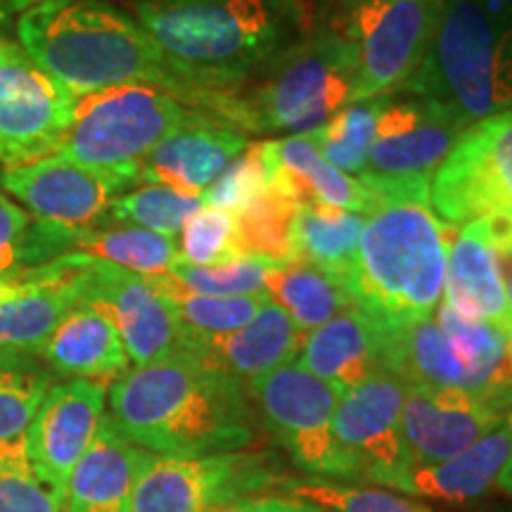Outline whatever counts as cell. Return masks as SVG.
I'll return each instance as SVG.
<instances>
[{"instance_id": "cell-1", "label": "cell", "mask_w": 512, "mask_h": 512, "mask_svg": "<svg viewBox=\"0 0 512 512\" xmlns=\"http://www.w3.org/2000/svg\"><path fill=\"white\" fill-rule=\"evenodd\" d=\"M110 420L155 456H211L252 444L247 384L190 349L128 370L110 389Z\"/></svg>"}, {"instance_id": "cell-2", "label": "cell", "mask_w": 512, "mask_h": 512, "mask_svg": "<svg viewBox=\"0 0 512 512\" xmlns=\"http://www.w3.org/2000/svg\"><path fill=\"white\" fill-rule=\"evenodd\" d=\"M138 24L178 81L226 93L299 41V0H140Z\"/></svg>"}, {"instance_id": "cell-3", "label": "cell", "mask_w": 512, "mask_h": 512, "mask_svg": "<svg viewBox=\"0 0 512 512\" xmlns=\"http://www.w3.org/2000/svg\"><path fill=\"white\" fill-rule=\"evenodd\" d=\"M15 29L24 53L76 98L150 83L192 105L200 102L202 93L176 79L138 19L102 0H38Z\"/></svg>"}, {"instance_id": "cell-4", "label": "cell", "mask_w": 512, "mask_h": 512, "mask_svg": "<svg viewBox=\"0 0 512 512\" xmlns=\"http://www.w3.org/2000/svg\"><path fill=\"white\" fill-rule=\"evenodd\" d=\"M448 235L430 202H380L358 238L349 292L377 325L432 316L444 299Z\"/></svg>"}, {"instance_id": "cell-5", "label": "cell", "mask_w": 512, "mask_h": 512, "mask_svg": "<svg viewBox=\"0 0 512 512\" xmlns=\"http://www.w3.org/2000/svg\"><path fill=\"white\" fill-rule=\"evenodd\" d=\"M406 91L446 105L465 124L512 110V22L486 0H444L430 53Z\"/></svg>"}, {"instance_id": "cell-6", "label": "cell", "mask_w": 512, "mask_h": 512, "mask_svg": "<svg viewBox=\"0 0 512 512\" xmlns=\"http://www.w3.org/2000/svg\"><path fill=\"white\" fill-rule=\"evenodd\" d=\"M358 57L337 31L299 38L268 64L264 79L240 102L247 131L311 133L354 102Z\"/></svg>"}, {"instance_id": "cell-7", "label": "cell", "mask_w": 512, "mask_h": 512, "mask_svg": "<svg viewBox=\"0 0 512 512\" xmlns=\"http://www.w3.org/2000/svg\"><path fill=\"white\" fill-rule=\"evenodd\" d=\"M204 114L166 88L128 83L76 98L74 117L55 155L98 171L138 174L166 136Z\"/></svg>"}, {"instance_id": "cell-8", "label": "cell", "mask_w": 512, "mask_h": 512, "mask_svg": "<svg viewBox=\"0 0 512 512\" xmlns=\"http://www.w3.org/2000/svg\"><path fill=\"white\" fill-rule=\"evenodd\" d=\"M470 128L463 117L425 95L382 98L366 174L361 181L380 202H430V183Z\"/></svg>"}, {"instance_id": "cell-9", "label": "cell", "mask_w": 512, "mask_h": 512, "mask_svg": "<svg viewBox=\"0 0 512 512\" xmlns=\"http://www.w3.org/2000/svg\"><path fill=\"white\" fill-rule=\"evenodd\" d=\"M444 0H344L342 34L358 57L354 102L387 98L418 74Z\"/></svg>"}, {"instance_id": "cell-10", "label": "cell", "mask_w": 512, "mask_h": 512, "mask_svg": "<svg viewBox=\"0 0 512 512\" xmlns=\"http://www.w3.org/2000/svg\"><path fill=\"white\" fill-rule=\"evenodd\" d=\"M249 399L273 437L309 475L358 477L361 467L335 439V411L342 392L297 361L247 382Z\"/></svg>"}, {"instance_id": "cell-11", "label": "cell", "mask_w": 512, "mask_h": 512, "mask_svg": "<svg viewBox=\"0 0 512 512\" xmlns=\"http://www.w3.org/2000/svg\"><path fill=\"white\" fill-rule=\"evenodd\" d=\"M430 207L463 228L491 214H512V110L472 124L430 183Z\"/></svg>"}, {"instance_id": "cell-12", "label": "cell", "mask_w": 512, "mask_h": 512, "mask_svg": "<svg viewBox=\"0 0 512 512\" xmlns=\"http://www.w3.org/2000/svg\"><path fill=\"white\" fill-rule=\"evenodd\" d=\"M76 95L43 72L19 43L0 41V162L55 155L74 117Z\"/></svg>"}, {"instance_id": "cell-13", "label": "cell", "mask_w": 512, "mask_h": 512, "mask_svg": "<svg viewBox=\"0 0 512 512\" xmlns=\"http://www.w3.org/2000/svg\"><path fill=\"white\" fill-rule=\"evenodd\" d=\"M271 482L249 453L152 456L133 486L128 512H219Z\"/></svg>"}, {"instance_id": "cell-14", "label": "cell", "mask_w": 512, "mask_h": 512, "mask_svg": "<svg viewBox=\"0 0 512 512\" xmlns=\"http://www.w3.org/2000/svg\"><path fill=\"white\" fill-rule=\"evenodd\" d=\"M81 304L112 320L136 368L183 349L185 332L155 280L83 256Z\"/></svg>"}, {"instance_id": "cell-15", "label": "cell", "mask_w": 512, "mask_h": 512, "mask_svg": "<svg viewBox=\"0 0 512 512\" xmlns=\"http://www.w3.org/2000/svg\"><path fill=\"white\" fill-rule=\"evenodd\" d=\"M403 399L406 384L377 370L342 392L332 422L335 439L356 460L361 475L384 489H396L413 465L401 427Z\"/></svg>"}, {"instance_id": "cell-16", "label": "cell", "mask_w": 512, "mask_h": 512, "mask_svg": "<svg viewBox=\"0 0 512 512\" xmlns=\"http://www.w3.org/2000/svg\"><path fill=\"white\" fill-rule=\"evenodd\" d=\"M136 181L138 174L88 169L60 155L5 166L0 176V185L34 211L38 221L72 230L95 228Z\"/></svg>"}, {"instance_id": "cell-17", "label": "cell", "mask_w": 512, "mask_h": 512, "mask_svg": "<svg viewBox=\"0 0 512 512\" xmlns=\"http://www.w3.org/2000/svg\"><path fill=\"white\" fill-rule=\"evenodd\" d=\"M491 396L448 387H406L401 427L413 465H432L458 456L508 418Z\"/></svg>"}, {"instance_id": "cell-18", "label": "cell", "mask_w": 512, "mask_h": 512, "mask_svg": "<svg viewBox=\"0 0 512 512\" xmlns=\"http://www.w3.org/2000/svg\"><path fill=\"white\" fill-rule=\"evenodd\" d=\"M107 384L95 380H69L53 384L27 430L29 456L36 470L67 489L74 467L93 444L105 418Z\"/></svg>"}, {"instance_id": "cell-19", "label": "cell", "mask_w": 512, "mask_h": 512, "mask_svg": "<svg viewBox=\"0 0 512 512\" xmlns=\"http://www.w3.org/2000/svg\"><path fill=\"white\" fill-rule=\"evenodd\" d=\"M247 145V136L238 128L200 117L166 136L140 162L138 181L202 197Z\"/></svg>"}, {"instance_id": "cell-20", "label": "cell", "mask_w": 512, "mask_h": 512, "mask_svg": "<svg viewBox=\"0 0 512 512\" xmlns=\"http://www.w3.org/2000/svg\"><path fill=\"white\" fill-rule=\"evenodd\" d=\"M271 185L297 207H325L368 216L380 200L358 178L328 164L309 133L264 143Z\"/></svg>"}, {"instance_id": "cell-21", "label": "cell", "mask_w": 512, "mask_h": 512, "mask_svg": "<svg viewBox=\"0 0 512 512\" xmlns=\"http://www.w3.org/2000/svg\"><path fill=\"white\" fill-rule=\"evenodd\" d=\"M83 256L69 254L29 273L27 285L0 304V354H34L55 325L81 304Z\"/></svg>"}, {"instance_id": "cell-22", "label": "cell", "mask_w": 512, "mask_h": 512, "mask_svg": "<svg viewBox=\"0 0 512 512\" xmlns=\"http://www.w3.org/2000/svg\"><path fill=\"white\" fill-rule=\"evenodd\" d=\"M448 264L444 304L460 316L496 325L512 337V316L505 297L498 249L482 223H467L463 228L446 226Z\"/></svg>"}, {"instance_id": "cell-23", "label": "cell", "mask_w": 512, "mask_h": 512, "mask_svg": "<svg viewBox=\"0 0 512 512\" xmlns=\"http://www.w3.org/2000/svg\"><path fill=\"white\" fill-rule=\"evenodd\" d=\"M152 456L131 444L105 415L91 448L69 477L62 512H128L133 486Z\"/></svg>"}, {"instance_id": "cell-24", "label": "cell", "mask_w": 512, "mask_h": 512, "mask_svg": "<svg viewBox=\"0 0 512 512\" xmlns=\"http://www.w3.org/2000/svg\"><path fill=\"white\" fill-rule=\"evenodd\" d=\"M304 337L292 318L278 304L266 299L256 318L245 328L219 337H185L183 349H190L211 366L247 384L292 363L302 351Z\"/></svg>"}, {"instance_id": "cell-25", "label": "cell", "mask_w": 512, "mask_h": 512, "mask_svg": "<svg viewBox=\"0 0 512 512\" xmlns=\"http://www.w3.org/2000/svg\"><path fill=\"white\" fill-rule=\"evenodd\" d=\"M512 453L508 418L458 456L432 465H411L394 491L434 498L446 503H467L498 486Z\"/></svg>"}, {"instance_id": "cell-26", "label": "cell", "mask_w": 512, "mask_h": 512, "mask_svg": "<svg viewBox=\"0 0 512 512\" xmlns=\"http://www.w3.org/2000/svg\"><path fill=\"white\" fill-rule=\"evenodd\" d=\"M41 351L57 375L105 382L128 373V354L119 330L105 313L76 304L50 332Z\"/></svg>"}, {"instance_id": "cell-27", "label": "cell", "mask_w": 512, "mask_h": 512, "mask_svg": "<svg viewBox=\"0 0 512 512\" xmlns=\"http://www.w3.org/2000/svg\"><path fill=\"white\" fill-rule=\"evenodd\" d=\"M297 363L320 380L335 384L339 392H347L377 370H384L380 330L368 313L351 306L304 337Z\"/></svg>"}, {"instance_id": "cell-28", "label": "cell", "mask_w": 512, "mask_h": 512, "mask_svg": "<svg viewBox=\"0 0 512 512\" xmlns=\"http://www.w3.org/2000/svg\"><path fill=\"white\" fill-rule=\"evenodd\" d=\"M264 292L304 335L356 306L347 280L299 259L275 264L266 275Z\"/></svg>"}, {"instance_id": "cell-29", "label": "cell", "mask_w": 512, "mask_h": 512, "mask_svg": "<svg viewBox=\"0 0 512 512\" xmlns=\"http://www.w3.org/2000/svg\"><path fill=\"white\" fill-rule=\"evenodd\" d=\"M83 254L143 278H162L178 261V242L138 226L69 230L67 256Z\"/></svg>"}, {"instance_id": "cell-30", "label": "cell", "mask_w": 512, "mask_h": 512, "mask_svg": "<svg viewBox=\"0 0 512 512\" xmlns=\"http://www.w3.org/2000/svg\"><path fill=\"white\" fill-rule=\"evenodd\" d=\"M366 216L354 211L299 207L292 226V259L349 280Z\"/></svg>"}, {"instance_id": "cell-31", "label": "cell", "mask_w": 512, "mask_h": 512, "mask_svg": "<svg viewBox=\"0 0 512 512\" xmlns=\"http://www.w3.org/2000/svg\"><path fill=\"white\" fill-rule=\"evenodd\" d=\"M60 259V226L31 219L0 195V280L22 283L29 273Z\"/></svg>"}, {"instance_id": "cell-32", "label": "cell", "mask_w": 512, "mask_h": 512, "mask_svg": "<svg viewBox=\"0 0 512 512\" xmlns=\"http://www.w3.org/2000/svg\"><path fill=\"white\" fill-rule=\"evenodd\" d=\"M382 98L351 102L309 136L328 164L351 178L366 174Z\"/></svg>"}, {"instance_id": "cell-33", "label": "cell", "mask_w": 512, "mask_h": 512, "mask_svg": "<svg viewBox=\"0 0 512 512\" xmlns=\"http://www.w3.org/2000/svg\"><path fill=\"white\" fill-rule=\"evenodd\" d=\"M155 285L169 297L174 306L178 323L185 332V337H219L245 328L252 323L261 306L266 304V294H254V297H200L190 294L181 287L171 285L164 278H150Z\"/></svg>"}, {"instance_id": "cell-34", "label": "cell", "mask_w": 512, "mask_h": 512, "mask_svg": "<svg viewBox=\"0 0 512 512\" xmlns=\"http://www.w3.org/2000/svg\"><path fill=\"white\" fill-rule=\"evenodd\" d=\"M297 209L290 197L268 188L247 209L235 214L240 256H264L278 264L292 261V226Z\"/></svg>"}, {"instance_id": "cell-35", "label": "cell", "mask_w": 512, "mask_h": 512, "mask_svg": "<svg viewBox=\"0 0 512 512\" xmlns=\"http://www.w3.org/2000/svg\"><path fill=\"white\" fill-rule=\"evenodd\" d=\"M64 491L36 470L27 432L0 441V512H62Z\"/></svg>"}, {"instance_id": "cell-36", "label": "cell", "mask_w": 512, "mask_h": 512, "mask_svg": "<svg viewBox=\"0 0 512 512\" xmlns=\"http://www.w3.org/2000/svg\"><path fill=\"white\" fill-rule=\"evenodd\" d=\"M50 387L53 370L31 354H0V441L29 430Z\"/></svg>"}, {"instance_id": "cell-37", "label": "cell", "mask_w": 512, "mask_h": 512, "mask_svg": "<svg viewBox=\"0 0 512 512\" xmlns=\"http://www.w3.org/2000/svg\"><path fill=\"white\" fill-rule=\"evenodd\" d=\"M202 207L200 195H185L166 185H143L117 197L107 216L119 226H138L155 230L166 238H176L190 216H195Z\"/></svg>"}, {"instance_id": "cell-38", "label": "cell", "mask_w": 512, "mask_h": 512, "mask_svg": "<svg viewBox=\"0 0 512 512\" xmlns=\"http://www.w3.org/2000/svg\"><path fill=\"white\" fill-rule=\"evenodd\" d=\"M278 261L264 256H238L223 266H192L176 261L164 275L171 285L200 297H254L266 294V275Z\"/></svg>"}, {"instance_id": "cell-39", "label": "cell", "mask_w": 512, "mask_h": 512, "mask_svg": "<svg viewBox=\"0 0 512 512\" xmlns=\"http://www.w3.org/2000/svg\"><path fill=\"white\" fill-rule=\"evenodd\" d=\"M292 498L316 505L323 512H434L394 491L323 482V479H287L280 484Z\"/></svg>"}, {"instance_id": "cell-40", "label": "cell", "mask_w": 512, "mask_h": 512, "mask_svg": "<svg viewBox=\"0 0 512 512\" xmlns=\"http://www.w3.org/2000/svg\"><path fill=\"white\" fill-rule=\"evenodd\" d=\"M238 256V226L230 211L202 207L183 226L178 261L192 266H223Z\"/></svg>"}, {"instance_id": "cell-41", "label": "cell", "mask_w": 512, "mask_h": 512, "mask_svg": "<svg viewBox=\"0 0 512 512\" xmlns=\"http://www.w3.org/2000/svg\"><path fill=\"white\" fill-rule=\"evenodd\" d=\"M271 185L264 143H252L226 166V171L202 192L204 207L226 209L230 214H240L256 197L264 195Z\"/></svg>"}, {"instance_id": "cell-42", "label": "cell", "mask_w": 512, "mask_h": 512, "mask_svg": "<svg viewBox=\"0 0 512 512\" xmlns=\"http://www.w3.org/2000/svg\"><path fill=\"white\" fill-rule=\"evenodd\" d=\"M219 512H323V510L292 496L290 498L261 496V498H242V501L230 503Z\"/></svg>"}, {"instance_id": "cell-43", "label": "cell", "mask_w": 512, "mask_h": 512, "mask_svg": "<svg viewBox=\"0 0 512 512\" xmlns=\"http://www.w3.org/2000/svg\"><path fill=\"white\" fill-rule=\"evenodd\" d=\"M38 0H0V41L5 38V31L12 22L17 24V19L22 12H27L31 5H36Z\"/></svg>"}, {"instance_id": "cell-44", "label": "cell", "mask_w": 512, "mask_h": 512, "mask_svg": "<svg viewBox=\"0 0 512 512\" xmlns=\"http://www.w3.org/2000/svg\"><path fill=\"white\" fill-rule=\"evenodd\" d=\"M498 261H501V275L505 285V297H508V309L512 316V245L498 249Z\"/></svg>"}, {"instance_id": "cell-45", "label": "cell", "mask_w": 512, "mask_h": 512, "mask_svg": "<svg viewBox=\"0 0 512 512\" xmlns=\"http://www.w3.org/2000/svg\"><path fill=\"white\" fill-rule=\"evenodd\" d=\"M24 285H27V280H22V283H15V280H0V304L15 299L17 294L24 290Z\"/></svg>"}, {"instance_id": "cell-46", "label": "cell", "mask_w": 512, "mask_h": 512, "mask_svg": "<svg viewBox=\"0 0 512 512\" xmlns=\"http://www.w3.org/2000/svg\"><path fill=\"white\" fill-rule=\"evenodd\" d=\"M508 427H510V434H512V413L508 415ZM498 489H501L503 494L512 496V453H510V460H508V465H505L501 479H498Z\"/></svg>"}, {"instance_id": "cell-47", "label": "cell", "mask_w": 512, "mask_h": 512, "mask_svg": "<svg viewBox=\"0 0 512 512\" xmlns=\"http://www.w3.org/2000/svg\"><path fill=\"white\" fill-rule=\"evenodd\" d=\"M486 5H489V10L494 12V15L510 19L512 22V0H486Z\"/></svg>"}, {"instance_id": "cell-48", "label": "cell", "mask_w": 512, "mask_h": 512, "mask_svg": "<svg viewBox=\"0 0 512 512\" xmlns=\"http://www.w3.org/2000/svg\"><path fill=\"white\" fill-rule=\"evenodd\" d=\"M508 382L512 384V337H510V347H508Z\"/></svg>"}]
</instances>
